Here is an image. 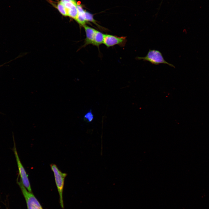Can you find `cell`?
Masks as SVG:
<instances>
[{
  "label": "cell",
  "instance_id": "8",
  "mask_svg": "<svg viewBox=\"0 0 209 209\" xmlns=\"http://www.w3.org/2000/svg\"><path fill=\"white\" fill-rule=\"evenodd\" d=\"M104 36L105 34L96 30L92 45L99 47L100 45L103 44Z\"/></svg>",
  "mask_w": 209,
  "mask_h": 209
},
{
  "label": "cell",
  "instance_id": "1",
  "mask_svg": "<svg viewBox=\"0 0 209 209\" xmlns=\"http://www.w3.org/2000/svg\"><path fill=\"white\" fill-rule=\"evenodd\" d=\"M50 167L53 172L55 183L59 194L60 203L61 207L64 208V205L63 193L65 178L67 174L62 172L54 164L50 165Z\"/></svg>",
  "mask_w": 209,
  "mask_h": 209
},
{
  "label": "cell",
  "instance_id": "10",
  "mask_svg": "<svg viewBox=\"0 0 209 209\" xmlns=\"http://www.w3.org/2000/svg\"><path fill=\"white\" fill-rule=\"evenodd\" d=\"M57 8L62 15L64 16H68L67 9L60 2L57 4Z\"/></svg>",
  "mask_w": 209,
  "mask_h": 209
},
{
  "label": "cell",
  "instance_id": "14",
  "mask_svg": "<svg viewBox=\"0 0 209 209\" xmlns=\"http://www.w3.org/2000/svg\"><path fill=\"white\" fill-rule=\"evenodd\" d=\"M7 63H4V64H3V65H0V67H1V66H3V65H4V64H7Z\"/></svg>",
  "mask_w": 209,
  "mask_h": 209
},
{
  "label": "cell",
  "instance_id": "2",
  "mask_svg": "<svg viewBox=\"0 0 209 209\" xmlns=\"http://www.w3.org/2000/svg\"><path fill=\"white\" fill-rule=\"evenodd\" d=\"M17 183L25 199L27 209H43L32 192L27 190L21 180L17 181Z\"/></svg>",
  "mask_w": 209,
  "mask_h": 209
},
{
  "label": "cell",
  "instance_id": "13",
  "mask_svg": "<svg viewBox=\"0 0 209 209\" xmlns=\"http://www.w3.org/2000/svg\"><path fill=\"white\" fill-rule=\"evenodd\" d=\"M75 1V0H61L60 2H64L71 1L74 2Z\"/></svg>",
  "mask_w": 209,
  "mask_h": 209
},
{
  "label": "cell",
  "instance_id": "12",
  "mask_svg": "<svg viewBox=\"0 0 209 209\" xmlns=\"http://www.w3.org/2000/svg\"><path fill=\"white\" fill-rule=\"evenodd\" d=\"M85 19L87 21H90L93 22L94 24H96L97 26H99L96 23L95 20L94 19L93 17V15L90 13H89L87 12H85Z\"/></svg>",
  "mask_w": 209,
  "mask_h": 209
},
{
  "label": "cell",
  "instance_id": "6",
  "mask_svg": "<svg viewBox=\"0 0 209 209\" xmlns=\"http://www.w3.org/2000/svg\"><path fill=\"white\" fill-rule=\"evenodd\" d=\"M83 27L86 35V38L85 40L84 46L89 44H92L96 30L86 25H84Z\"/></svg>",
  "mask_w": 209,
  "mask_h": 209
},
{
  "label": "cell",
  "instance_id": "9",
  "mask_svg": "<svg viewBox=\"0 0 209 209\" xmlns=\"http://www.w3.org/2000/svg\"><path fill=\"white\" fill-rule=\"evenodd\" d=\"M77 5V4H76ZM76 5L67 10L68 16L76 20L78 15V11Z\"/></svg>",
  "mask_w": 209,
  "mask_h": 209
},
{
  "label": "cell",
  "instance_id": "7",
  "mask_svg": "<svg viewBox=\"0 0 209 209\" xmlns=\"http://www.w3.org/2000/svg\"><path fill=\"white\" fill-rule=\"evenodd\" d=\"M78 11V15L75 20L80 25L83 26L85 25L87 22L85 19V11L83 10L80 5H76Z\"/></svg>",
  "mask_w": 209,
  "mask_h": 209
},
{
  "label": "cell",
  "instance_id": "11",
  "mask_svg": "<svg viewBox=\"0 0 209 209\" xmlns=\"http://www.w3.org/2000/svg\"><path fill=\"white\" fill-rule=\"evenodd\" d=\"M93 115L91 109L84 116V120L88 122H91L93 119Z\"/></svg>",
  "mask_w": 209,
  "mask_h": 209
},
{
  "label": "cell",
  "instance_id": "5",
  "mask_svg": "<svg viewBox=\"0 0 209 209\" xmlns=\"http://www.w3.org/2000/svg\"><path fill=\"white\" fill-rule=\"evenodd\" d=\"M126 38L125 37H118L111 35L105 34L103 44L107 47L117 45L123 46L127 41Z\"/></svg>",
  "mask_w": 209,
  "mask_h": 209
},
{
  "label": "cell",
  "instance_id": "4",
  "mask_svg": "<svg viewBox=\"0 0 209 209\" xmlns=\"http://www.w3.org/2000/svg\"><path fill=\"white\" fill-rule=\"evenodd\" d=\"M13 140L14 145L13 148V151L17 162L19 170V175L20 176L21 181L24 186L28 191L32 192V189L28 178V176L20 161L17 151L15 142L14 140Z\"/></svg>",
  "mask_w": 209,
  "mask_h": 209
},
{
  "label": "cell",
  "instance_id": "3",
  "mask_svg": "<svg viewBox=\"0 0 209 209\" xmlns=\"http://www.w3.org/2000/svg\"><path fill=\"white\" fill-rule=\"evenodd\" d=\"M136 58L138 60H143L144 61L149 62L156 65L164 64H167L171 67H175L173 65L166 62L164 60L161 53L156 50L149 49L145 56L138 57Z\"/></svg>",
  "mask_w": 209,
  "mask_h": 209
}]
</instances>
